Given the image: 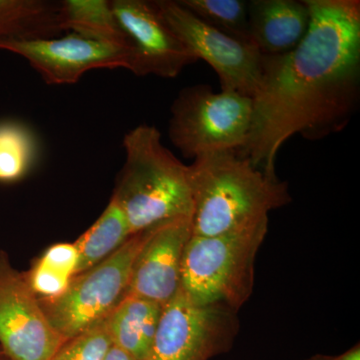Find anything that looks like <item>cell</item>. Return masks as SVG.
Wrapping results in <instances>:
<instances>
[{
  "mask_svg": "<svg viewBox=\"0 0 360 360\" xmlns=\"http://www.w3.org/2000/svg\"><path fill=\"white\" fill-rule=\"evenodd\" d=\"M131 236L122 210L110 200L98 219L75 243L78 252L75 276L110 257Z\"/></svg>",
  "mask_w": 360,
  "mask_h": 360,
  "instance_id": "obj_17",
  "label": "cell"
},
{
  "mask_svg": "<svg viewBox=\"0 0 360 360\" xmlns=\"http://www.w3.org/2000/svg\"><path fill=\"white\" fill-rule=\"evenodd\" d=\"M1 354H2V352H1V350H0V355H1Z\"/></svg>",
  "mask_w": 360,
  "mask_h": 360,
  "instance_id": "obj_25",
  "label": "cell"
},
{
  "mask_svg": "<svg viewBox=\"0 0 360 360\" xmlns=\"http://www.w3.org/2000/svg\"><path fill=\"white\" fill-rule=\"evenodd\" d=\"M148 231L132 234L110 257L73 276L63 295L39 298L51 326L65 340L108 319L127 295L132 266Z\"/></svg>",
  "mask_w": 360,
  "mask_h": 360,
  "instance_id": "obj_6",
  "label": "cell"
},
{
  "mask_svg": "<svg viewBox=\"0 0 360 360\" xmlns=\"http://www.w3.org/2000/svg\"><path fill=\"white\" fill-rule=\"evenodd\" d=\"M163 307L127 295L106 319L112 345L135 360H148Z\"/></svg>",
  "mask_w": 360,
  "mask_h": 360,
  "instance_id": "obj_14",
  "label": "cell"
},
{
  "mask_svg": "<svg viewBox=\"0 0 360 360\" xmlns=\"http://www.w3.org/2000/svg\"><path fill=\"white\" fill-rule=\"evenodd\" d=\"M314 360H360V348L356 345L352 349L347 350L345 354L335 357H321Z\"/></svg>",
  "mask_w": 360,
  "mask_h": 360,
  "instance_id": "obj_22",
  "label": "cell"
},
{
  "mask_svg": "<svg viewBox=\"0 0 360 360\" xmlns=\"http://www.w3.org/2000/svg\"><path fill=\"white\" fill-rule=\"evenodd\" d=\"M191 236V219L163 222L149 229L135 258L127 295L165 307L180 290L184 248Z\"/></svg>",
  "mask_w": 360,
  "mask_h": 360,
  "instance_id": "obj_12",
  "label": "cell"
},
{
  "mask_svg": "<svg viewBox=\"0 0 360 360\" xmlns=\"http://www.w3.org/2000/svg\"><path fill=\"white\" fill-rule=\"evenodd\" d=\"M104 360H135L134 357L130 356L127 352H123L120 348L116 347L115 345H111L108 354L105 355Z\"/></svg>",
  "mask_w": 360,
  "mask_h": 360,
  "instance_id": "obj_23",
  "label": "cell"
},
{
  "mask_svg": "<svg viewBox=\"0 0 360 360\" xmlns=\"http://www.w3.org/2000/svg\"><path fill=\"white\" fill-rule=\"evenodd\" d=\"M58 21L63 32L132 49L108 0H63L59 2Z\"/></svg>",
  "mask_w": 360,
  "mask_h": 360,
  "instance_id": "obj_15",
  "label": "cell"
},
{
  "mask_svg": "<svg viewBox=\"0 0 360 360\" xmlns=\"http://www.w3.org/2000/svg\"><path fill=\"white\" fill-rule=\"evenodd\" d=\"M309 7L296 0L248 1L250 39L264 56L295 49L309 32Z\"/></svg>",
  "mask_w": 360,
  "mask_h": 360,
  "instance_id": "obj_13",
  "label": "cell"
},
{
  "mask_svg": "<svg viewBox=\"0 0 360 360\" xmlns=\"http://www.w3.org/2000/svg\"><path fill=\"white\" fill-rule=\"evenodd\" d=\"M238 328L233 310L195 304L179 290L163 307L148 360H210L229 352Z\"/></svg>",
  "mask_w": 360,
  "mask_h": 360,
  "instance_id": "obj_8",
  "label": "cell"
},
{
  "mask_svg": "<svg viewBox=\"0 0 360 360\" xmlns=\"http://www.w3.org/2000/svg\"><path fill=\"white\" fill-rule=\"evenodd\" d=\"M51 326L25 274L0 250V347L9 360H51L65 342Z\"/></svg>",
  "mask_w": 360,
  "mask_h": 360,
  "instance_id": "obj_9",
  "label": "cell"
},
{
  "mask_svg": "<svg viewBox=\"0 0 360 360\" xmlns=\"http://www.w3.org/2000/svg\"><path fill=\"white\" fill-rule=\"evenodd\" d=\"M179 2L208 25L234 39L253 44L248 25V1L179 0Z\"/></svg>",
  "mask_w": 360,
  "mask_h": 360,
  "instance_id": "obj_20",
  "label": "cell"
},
{
  "mask_svg": "<svg viewBox=\"0 0 360 360\" xmlns=\"http://www.w3.org/2000/svg\"><path fill=\"white\" fill-rule=\"evenodd\" d=\"M78 252L75 243H56L45 250L25 274L39 300H52L65 292L75 276Z\"/></svg>",
  "mask_w": 360,
  "mask_h": 360,
  "instance_id": "obj_18",
  "label": "cell"
},
{
  "mask_svg": "<svg viewBox=\"0 0 360 360\" xmlns=\"http://www.w3.org/2000/svg\"><path fill=\"white\" fill-rule=\"evenodd\" d=\"M111 6L134 49V75L175 78L198 61L163 20L155 2L112 0Z\"/></svg>",
  "mask_w": 360,
  "mask_h": 360,
  "instance_id": "obj_11",
  "label": "cell"
},
{
  "mask_svg": "<svg viewBox=\"0 0 360 360\" xmlns=\"http://www.w3.org/2000/svg\"><path fill=\"white\" fill-rule=\"evenodd\" d=\"M112 345L106 319L68 340L51 360H104Z\"/></svg>",
  "mask_w": 360,
  "mask_h": 360,
  "instance_id": "obj_21",
  "label": "cell"
},
{
  "mask_svg": "<svg viewBox=\"0 0 360 360\" xmlns=\"http://www.w3.org/2000/svg\"><path fill=\"white\" fill-rule=\"evenodd\" d=\"M170 111V141L184 158L194 160L205 153L239 150L245 146L252 120V98L194 85L179 92Z\"/></svg>",
  "mask_w": 360,
  "mask_h": 360,
  "instance_id": "obj_5",
  "label": "cell"
},
{
  "mask_svg": "<svg viewBox=\"0 0 360 360\" xmlns=\"http://www.w3.org/2000/svg\"><path fill=\"white\" fill-rule=\"evenodd\" d=\"M188 174L193 236L245 229L291 201L286 182L267 176L236 149L198 156L188 165Z\"/></svg>",
  "mask_w": 360,
  "mask_h": 360,
  "instance_id": "obj_2",
  "label": "cell"
},
{
  "mask_svg": "<svg viewBox=\"0 0 360 360\" xmlns=\"http://www.w3.org/2000/svg\"><path fill=\"white\" fill-rule=\"evenodd\" d=\"M160 15L187 51L212 66L221 90L252 98L262 79L264 54L257 45L229 37L203 22L174 0H155Z\"/></svg>",
  "mask_w": 360,
  "mask_h": 360,
  "instance_id": "obj_7",
  "label": "cell"
},
{
  "mask_svg": "<svg viewBox=\"0 0 360 360\" xmlns=\"http://www.w3.org/2000/svg\"><path fill=\"white\" fill-rule=\"evenodd\" d=\"M39 151L30 127L13 120L0 122V182L11 184L26 176L37 163Z\"/></svg>",
  "mask_w": 360,
  "mask_h": 360,
  "instance_id": "obj_19",
  "label": "cell"
},
{
  "mask_svg": "<svg viewBox=\"0 0 360 360\" xmlns=\"http://www.w3.org/2000/svg\"><path fill=\"white\" fill-rule=\"evenodd\" d=\"M305 1L304 39L288 53L264 56L250 135L238 150L272 179L284 142L296 134L319 141L341 131L359 101V0Z\"/></svg>",
  "mask_w": 360,
  "mask_h": 360,
  "instance_id": "obj_1",
  "label": "cell"
},
{
  "mask_svg": "<svg viewBox=\"0 0 360 360\" xmlns=\"http://www.w3.org/2000/svg\"><path fill=\"white\" fill-rule=\"evenodd\" d=\"M0 51L25 58L49 85L77 84L94 70L132 72L134 49L101 44L75 33L47 39H0Z\"/></svg>",
  "mask_w": 360,
  "mask_h": 360,
  "instance_id": "obj_10",
  "label": "cell"
},
{
  "mask_svg": "<svg viewBox=\"0 0 360 360\" xmlns=\"http://www.w3.org/2000/svg\"><path fill=\"white\" fill-rule=\"evenodd\" d=\"M125 161L111 200L122 210L132 234L193 212L188 165L163 146L160 130L139 124L122 141Z\"/></svg>",
  "mask_w": 360,
  "mask_h": 360,
  "instance_id": "obj_3",
  "label": "cell"
},
{
  "mask_svg": "<svg viewBox=\"0 0 360 360\" xmlns=\"http://www.w3.org/2000/svg\"><path fill=\"white\" fill-rule=\"evenodd\" d=\"M0 360H9V359H7L6 355H4V354H1V355H0Z\"/></svg>",
  "mask_w": 360,
  "mask_h": 360,
  "instance_id": "obj_24",
  "label": "cell"
},
{
  "mask_svg": "<svg viewBox=\"0 0 360 360\" xmlns=\"http://www.w3.org/2000/svg\"><path fill=\"white\" fill-rule=\"evenodd\" d=\"M269 219L214 236H191L184 248L180 290L198 305H222L238 312L252 293L258 250Z\"/></svg>",
  "mask_w": 360,
  "mask_h": 360,
  "instance_id": "obj_4",
  "label": "cell"
},
{
  "mask_svg": "<svg viewBox=\"0 0 360 360\" xmlns=\"http://www.w3.org/2000/svg\"><path fill=\"white\" fill-rule=\"evenodd\" d=\"M59 2L0 0V39H47L63 33Z\"/></svg>",
  "mask_w": 360,
  "mask_h": 360,
  "instance_id": "obj_16",
  "label": "cell"
}]
</instances>
